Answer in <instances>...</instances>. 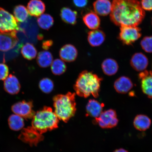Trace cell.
Returning a JSON list of instances; mask_svg holds the SVG:
<instances>
[{
	"label": "cell",
	"mask_w": 152,
	"mask_h": 152,
	"mask_svg": "<svg viewBox=\"0 0 152 152\" xmlns=\"http://www.w3.org/2000/svg\"><path fill=\"white\" fill-rule=\"evenodd\" d=\"M53 42L51 40L45 41L42 43V48L45 50H47L52 46Z\"/></svg>",
	"instance_id": "cell-34"
},
{
	"label": "cell",
	"mask_w": 152,
	"mask_h": 152,
	"mask_svg": "<svg viewBox=\"0 0 152 152\" xmlns=\"http://www.w3.org/2000/svg\"><path fill=\"white\" fill-rule=\"evenodd\" d=\"M37 22L39 27L44 30H48L54 24V20L50 15H42L37 18Z\"/></svg>",
	"instance_id": "cell-27"
},
{
	"label": "cell",
	"mask_w": 152,
	"mask_h": 152,
	"mask_svg": "<svg viewBox=\"0 0 152 152\" xmlns=\"http://www.w3.org/2000/svg\"><path fill=\"white\" fill-rule=\"evenodd\" d=\"M53 61V55L47 50L41 51L37 55V62L40 67L45 68L51 65Z\"/></svg>",
	"instance_id": "cell-23"
},
{
	"label": "cell",
	"mask_w": 152,
	"mask_h": 152,
	"mask_svg": "<svg viewBox=\"0 0 152 152\" xmlns=\"http://www.w3.org/2000/svg\"><path fill=\"white\" fill-rule=\"evenodd\" d=\"M140 45L146 52L152 53V36L144 37L140 42Z\"/></svg>",
	"instance_id": "cell-30"
},
{
	"label": "cell",
	"mask_w": 152,
	"mask_h": 152,
	"mask_svg": "<svg viewBox=\"0 0 152 152\" xmlns=\"http://www.w3.org/2000/svg\"><path fill=\"white\" fill-rule=\"evenodd\" d=\"M17 33V31L0 33V51L7 52L16 46L18 41Z\"/></svg>",
	"instance_id": "cell-9"
},
{
	"label": "cell",
	"mask_w": 152,
	"mask_h": 152,
	"mask_svg": "<svg viewBox=\"0 0 152 152\" xmlns=\"http://www.w3.org/2000/svg\"><path fill=\"white\" fill-rule=\"evenodd\" d=\"M14 17L17 22H23L25 21L29 16L28 10L24 5L16 6L14 9Z\"/></svg>",
	"instance_id": "cell-25"
},
{
	"label": "cell",
	"mask_w": 152,
	"mask_h": 152,
	"mask_svg": "<svg viewBox=\"0 0 152 152\" xmlns=\"http://www.w3.org/2000/svg\"><path fill=\"white\" fill-rule=\"evenodd\" d=\"M94 121L102 128L111 129L117 126L119 120L115 111L109 109L102 112L99 117L95 119Z\"/></svg>",
	"instance_id": "cell-7"
},
{
	"label": "cell",
	"mask_w": 152,
	"mask_h": 152,
	"mask_svg": "<svg viewBox=\"0 0 152 152\" xmlns=\"http://www.w3.org/2000/svg\"><path fill=\"white\" fill-rule=\"evenodd\" d=\"M104 105L97 100L90 99L87 103L86 110L87 115L96 119L99 117L102 113Z\"/></svg>",
	"instance_id": "cell-15"
},
{
	"label": "cell",
	"mask_w": 152,
	"mask_h": 152,
	"mask_svg": "<svg viewBox=\"0 0 152 152\" xmlns=\"http://www.w3.org/2000/svg\"><path fill=\"white\" fill-rule=\"evenodd\" d=\"M27 7L29 14L35 17L40 16L45 10V4L41 0H30Z\"/></svg>",
	"instance_id": "cell-18"
},
{
	"label": "cell",
	"mask_w": 152,
	"mask_h": 152,
	"mask_svg": "<svg viewBox=\"0 0 152 152\" xmlns=\"http://www.w3.org/2000/svg\"><path fill=\"white\" fill-rule=\"evenodd\" d=\"M113 152H129L127 150H125L123 148H120V149H117L115 150Z\"/></svg>",
	"instance_id": "cell-35"
},
{
	"label": "cell",
	"mask_w": 152,
	"mask_h": 152,
	"mask_svg": "<svg viewBox=\"0 0 152 152\" xmlns=\"http://www.w3.org/2000/svg\"><path fill=\"white\" fill-rule=\"evenodd\" d=\"M77 12L68 7H64L61 10L60 16L65 23L75 25L77 23Z\"/></svg>",
	"instance_id": "cell-20"
},
{
	"label": "cell",
	"mask_w": 152,
	"mask_h": 152,
	"mask_svg": "<svg viewBox=\"0 0 152 152\" xmlns=\"http://www.w3.org/2000/svg\"><path fill=\"white\" fill-rule=\"evenodd\" d=\"M19 28L13 15L0 7V33H9L18 31Z\"/></svg>",
	"instance_id": "cell-6"
},
{
	"label": "cell",
	"mask_w": 152,
	"mask_h": 152,
	"mask_svg": "<svg viewBox=\"0 0 152 152\" xmlns=\"http://www.w3.org/2000/svg\"><path fill=\"white\" fill-rule=\"evenodd\" d=\"M145 12L138 0H113L110 18L117 26H137L141 23Z\"/></svg>",
	"instance_id": "cell-2"
},
{
	"label": "cell",
	"mask_w": 152,
	"mask_h": 152,
	"mask_svg": "<svg viewBox=\"0 0 152 152\" xmlns=\"http://www.w3.org/2000/svg\"><path fill=\"white\" fill-rule=\"evenodd\" d=\"M141 31L137 26H121L118 39L124 45H132L141 37Z\"/></svg>",
	"instance_id": "cell-5"
},
{
	"label": "cell",
	"mask_w": 152,
	"mask_h": 152,
	"mask_svg": "<svg viewBox=\"0 0 152 152\" xmlns=\"http://www.w3.org/2000/svg\"><path fill=\"white\" fill-rule=\"evenodd\" d=\"M104 73L108 76H112L117 73L119 69L118 64L115 60L108 58L104 60L102 64Z\"/></svg>",
	"instance_id": "cell-21"
},
{
	"label": "cell",
	"mask_w": 152,
	"mask_h": 152,
	"mask_svg": "<svg viewBox=\"0 0 152 152\" xmlns=\"http://www.w3.org/2000/svg\"><path fill=\"white\" fill-rule=\"evenodd\" d=\"M83 20L85 25L89 29H97L100 25V19L96 13L94 11H89L83 15Z\"/></svg>",
	"instance_id": "cell-17"
},
{
	"label": "cell",
	"mask_w": 152,
	"mask_h": 152,
	"mask_svg": "<svg viewBox=\"0 0 152 152\" xmlns=\"http://www.w3.org/2000/svg\"><path fill=\"white\" fill-rule=\"evenodd\" d=\"M20 85L16 76L10 74L4 83V88L8 94L15 95L18 94L20 90Z\"/></svg>",
	"instance_id": "cell-13"
},
{
	"label": "cell",
	"mask_w": 152,
	"mask_h": 152,
	"mask_svg": "<svg viewBox=\"0 0 152 152\" xmlns=\"http://www.w3.org/2000/svg\"><path fill=\"white\" fill-rule=\"evenodd\" d=\"M8 124L11 130L15 131L22 130L24 126V119L20 115L13 114L9 118Z\"/></svg>",
	"instance_id": "cell-24"
},
{
	"label": "cell",
	"mask_w": 152,
	"mask_h": 152,
	"mask_svg": "<svg viewBox=\"0 0 152 152\" xmlns=\"http://www.w3.org/2000/svg\"><path fill=\"white\" fill-rule=\"evenodd\" d=\"M77 50L73 45H64L60 49L59 56L64 61L70 62L75 61L77 56Z\"/></svg>",
	"instance_id": "cell-12"
},
{
	"label": "cell",
	"mask_w": 152,
	"mask_h": 152,
	"mask_svg": "<svg viewBox=\"0 0 152 152\" xmlns=\"http://www.w3.org/2000/svg\"><path fill=\"white\" fill-rule=\"evenodd\" d=\"M141 6L144 10L152 11V0H141Z\"/></svg>",
	"instance_id": "cell-32"
},
{
	"label": "cell",
	"mask_w": 152,
	"mask_h": 152,
	"mask_svg": "<svg viewBox=\"0 0 152 152\" xmlns=\"http://www.w3.org/2000/svg\"><path fill=\"white\" fill-rule=\"evenodd\" d=\"M75 94L69 92L66 94H58L53 98L54 113L60 120L67 122L75 115L77 107Z\"/></svg>",
	"instance_id": "cell-4"
},
{
	"label": "cell",
	"mask_w": 152,
	"mask_h": 152,
	"mask_svg": "<svg viewBox=\"0 0 152 152\" xmlns=\"http://www.w3.org/2000/svg\"><path fill=\"white\" fill-rule=\"evenodd\" d=\"M31 126L25 128L19 136L31 146H36L43 140V134L58 128L59 119L52 108L45 106L35 113Z\"/></svg>",
	"instance_id": "cell-1"
},
{
	"label": "cell",
	"mask_w": 152,
	"mask_h": 152,
	"mask_svg": "<svg viewBox=\"0 0 152 152\" xmlns=\"http://www.w3.org/2000/svg\"><path fill=\"white\" fill-rule=\"evenodd\" d=\"M151 119L149 117L142 114L136 115L133 122L134 128L140 131L148 130L151 126Z\"/></svg>",
	"instance_id": "cell-22"
},
{
	"label": "cell",
	"mask_w": 152,
	"mask_h": 152,
	"mask_svg": "<svg viewBox=\"0 0 152 152\" xmlns=\"http://www.w3.org/2000/svg\"><path fill=\"white\" fill-rule=\"evenodd\" d=\"M130 63L133 69L138 72L144 71L148 65V60L142 53H135L131 59Z\"/></svg>",
	"instance_id": "cell-11"
},
{
	"label": "cell",
	"mask_w": 152,
	"mask_h": 152,
	"mask_svg": "<svg viewBox=\"0 0 152 152\" xmlns=\"http://www.w3.org/2000/svg\"><path fill=\"white\" fill-rule=\"evenodd\" d=\"M105 38V34L102 30L96 29L88 32L87 39L91 46L96 47L104 43Z\"/></svg>",
	"instance_id": "cell-19"
},
{
	"label": "cell",
	"mask_w": 152,
	"mask_h": 152,
	"mask_svg": "<svg viewBox=\"0 0 152 152\" xmlns=\"http://www.w3.org/2000/svg\"><path fill=\"white\" fill-rule=\"evenodd\" d=\"M141 81L142 92L150 99H152V72L144 71L138 75Z\"/></svg>",
	"instance_id": "cell-10"
},
{
	"label": "cell",
	"mask_w": 152,
	"mask_h": 152,
	"mask_svg": "<svg viewBox=\"0 0 152 152\" xmlns=\"http://www.w3.org/2000/svg\"><path fill=\"white\" fill-rule=\"evenodd\" d=\"M89 0H73V4L76 7L83 8L88 4Z\"/></svg>",
	"instance_id": "cell-33"
},
{
	"label": "cell",
	"mask_w": 152,
	"mask_h": 152,
	"mask_svg": "<svg viewBox=\"0 0 152 152\" xmlns=\"http://www.w3.org/2000/svg\"><path fill=\"white\" fill-rule=\"evenodd\" d=\"M33 102L31 100H23L15 103L12 106L11 110L15 114L24 118H33L35 113L34 111Z\"/></svg>",
	"instance_id": "cell-8"
},
{
	"label": "cell",
	"mask_w": 152,
	"mask_h": 152,
	"mask_svg": "<svg viewBox=\"0 0 152 152\" xmlns=\"http://www.w3.org/2000/svg\"><path fill=\"white\" fill-rule=\"evenodd\" d=\"M133 83L129 77L122 76L115 81L114 87L116 92L119 94H126L133 88Z\"/></svg>",
	"instance_id": "cell-14"
},
{
	"label": "cell",
	"mask_w": 152,
	"mask_h": 152,
	"mask_svg": "<svg viewBox=\"0 0 152 152\" xmlns=\"http://www.w3.org/2000/svg\"><path fill=\"white\" fill-rule=\"evenodd\" d=\"M110 0H96L93 3L95 12L100 16H106L111 12L112 4Z\"/></svg>",
	"instance_id": "cell-16"
},
{
	"label": "cell",
	"mask_w": 152,
	"mask_h": 152,
	"mask_svg": "<svg viewBox=\"0 0 152 152\" xmlns=\"http://www.w3.org/2000/svg\"><path fill=\"white\" fill-rule=\"evenodd\" d=\"M102 78L92 72L83 71L80 74L74 86L76 94L85 98L92 95L95 98L99 96Z\"/></svg>",
	"instance_id": "cell-3"
},
{
	"label": "cell",
	"mask_w": 152,
	"mask_h": 152,
	"mask_svg": "<svg viewBox=\"0 0 152 152\" xmlns=\"http://www.w3.org/2000/svg\"><path fill=\"white\" fill-rule=\"evenodd\" d=\"M21 53L25 58L31 60L37 56V50L33 44L27 43L22 47Z\"/></svg>",
	"instance_id": "cell-26"
},
{
	"label": "cell",
	"mask_w": 152,
	"mask_h": 152,
	"mask_svg": "<svg viewBox=\"0 0 152 152\" xmlns=\"http://www.w3.org/2000/svg\"><path fill=\"white\" fill-rule=\"evenodd\" d=\"M9 69L8 66L4 63H0V80H5L8 77Z\"/></svg>",
	"instance_id": "cell-31"
},
{
	"label": "cell",
	"mask_w": 152,
	"mask_h": 152,
	"mask_svg": "<svg viewBox=\"0 0 152 152\" xmlns=\"http://www.w3.org/2000/svg\"><path fill=\"white\" fill-rule=\"evenodd\" d=\"M40 90L45 94H50L54 88V83L52 80L45 77L41 79L39 83Z\"/></svg>",
	"instance_id": "cell-29"
},
{
	"label": "cell",
	"mask_w": 152,
	"mask_h": 152,
	"mask_svg": "<svg viewBox=\"0 0 152 152\" xmlns=\"http://www.w3.org/2000/svg\"><path fill=\"white\" fill-rule=\"evenodd\" d=\"M64 62L60 59H56L53 60L51 65V69L54 75H61L66 72V66Z\"/></svg>",
	"instance_id": "cell-28"
}]
</instances>
